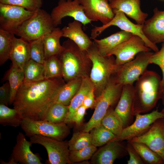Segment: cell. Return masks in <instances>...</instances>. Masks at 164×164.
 I'll use <instances>...</instances> for the list:
<instances>
[{"label":"cell","mask_w":164,"mask_h":164,"mask_svg":"<svg viewBox=\"0 0 164 164\" xmlns=\"http://www.w3.org/2000/svg\"><path fill=\"white\" fill-rule=\"evenodd\" d=\"M62 77L23 82L13 103L23 118L44 120L50 107L56 101L60 87L65 84Z\"/></svg>","instance_id":"1"},{"label":"cell","mask_w":164,"mask_h":164,"mask_svg":"<svg viewBox=\"0 0 164 164\" xmlns=\"http://www.w3.org/2000/svg\"><path fill=\"white\" fill-rule=\"evenodd\" d=\"M134 88L132 114L146 113L155 106L162 98L161 79L156 72L146 70L136 81Z\"/></svg>","instance_id":"2"},{"label":"cell","mask_w":164,"mask_h":164,"mask_svg":"<svg viewBox=\"0 0 164 164\" xmlns=\"http://www.w3.org/2000/svg\"><path fill=\"white\" fill-rule=\"evenodd\" d=\"M63 50L58 56L62 68V77L68 82L79 78L89 76L91 63L86 51L81 50L68 39L62 45Z\"/></svg>","instance_id":"3"},{"label":"cell","mask_w":164,"mask_h":164,"mask_svg":"<svg viewBox=\"0 0 164 164\" xmlns=\"http://www.w3.org/2000/svg\"><path fill=\"white\" fill-rule=\"evenodd\" d=\"M86 52L92 64L89 77L94 87L96 99L121 66L116 63L113 55L104 56L101 55L94 42Z\"/></svg>","instance_id":"4"},{"label":"cell","mask_w":164,"mask_h":164,"mask_svg":"<svg viewBox=\"0 0 164 164\" xmlns=\"http://www.w3.org/2000/svg\"><path fill=\"white\" fill-rule=\"evenodd\" d=\"M113 76L101 95L96 99L95 110L91 118L84 126L83 132H89L101 124V121L110 108L117 104L123 86L117 83Z\"/></svg>","instance_id":"5"},{"label":"cell","mask_w":164,"mask_h":164,"mask_svg":"<svg viewBox=\"0 0 164 164\" xmlns=\"http://www.w3.org/2000/svg\"><path fill=\"white\" fill-rule=\"evenodd\" d=\"M55 27L50 14L40 8L20 26L15 35L29 42L43 37Z\"/></svg>","instance_id":"6"},{"label":"cell","mask_w":164,"mask_h":164,"mask_svg":"<svg viewBox=\"0 0 164 164\" xmlns=\"http://www.w3.org/2000/svg\"><path fill=\"white\" fill-rule=\"evenodd\" d=\"M20 126L26 135L29 137L39 135L62 141L70 133V129L64 122L55 124L23 118Z\"/></svg>","instance_id":"7"},{"label":"cell","mask_w":164,"mask_h":164,"mask_svg":"<svg viewBox=\"0 0 164 164\" xmlns=\"http://www.w3.org/2000/svg\"><path fill=\"white\" fill-rule=\"evenodd\" d=\"M153 53L150 51L141 52L134 59L122 65L114 75L116 81L123 86L133 85L147 70Z\"/></svg>","instance_id":"8"},{"label":"cell","mask_w":164,"mask_h":164,"mask_svg":"<svg viewBox=\"0 0 164 164\" xmlns=\"http://www.w3.org/2000/svg\"><path fill=\"white\" fill-rule=\"evenodd\" d=\"M30 140L32 144L40 145L46 149L48 157L47 163L70 164L68 141H60L39 135L31 136L30 137Z\"/></svg>","instance_id":"9"},{"label":"cell","mask_w":164,"mask_h":164,"mask_svg":"<svg viewBox=\"0 0 164 164\" xmlns=\"http://www.w3.org/2000/svg\"><path fill=\"white\" fill-rule=\"evenodd\" d=\"M115 15L108 23L101 26H95L91 31V38H96L107 28L111 26H117L122 30L130 32L140 37L144 41L146 46L155 52L159 50L156 45L150 41L145 37L142 31V25L135 24L131 22L123 12L116 11Z\"/></svg>","instance_id":"10"},{"label":"cell","mask_w":164,"mask_h":164,"mask_svg":"<svg viewBox=\"0 0 164 164\" xmlns=\"http://www.w3.org/2000/svg\"><path fill=\"white\" fill-rule=\"evenodd\" d=\"M35 12L21 7L0 3V29L15 35L20 26Z\"/></svg>","instance_id":"11"},{"label":"cell","mask_w":164,"mask_h":164,"mask_svg":"<svg viewBox=\"0 0 164 164\" xmlns=\"http://www.w3.org/2000/svg\"><path fill=\"white\" fill-rule=\"evenodd\" d=\"M135 116L136 118L134 122L124 128L121 133L112 140L129 141L142 135L149 129L155 121L164 118L162 113L157 109L144 114H137Z\"/></svg>","instance_id":"12"},{"label":"cell","mask_w":164,"mask_h":164,"mask_svg":"<svg viewBox=\"0 0 164 164\" xmlns=\"http://www.w3.org/2000/svg\"><path fill=\"white\" fill-rule=\"evenodd\" d=\"M151 50L146 46L142 38L133 35L129 39L115 47L107 56H115L116 63L122 66L134 59L138 53Z\"/></svg>","instance_id":"13"},{"label":"cell","mask_w":164,"mask_h":164,"mask_svg":"<svg viewBox=\"0 0 164 164\" xmlns=\"http://www.w3.org/2000/svg\"><path fill=\"white\" fill-rule=\"evenodd\" d=\"M50 15L55 27L61 24L63 18L67 16L80 21L84 26L91 22L85 15L79 0H59Z\"/></svg>","instance_id":"14"},{"label":"cell","mask_w":164,"mask_h":164,"mask_svg":"<svg viewBox=\"0 0 164 164\" xmlns=\"http://www.w3.org/2000/svg\"><path fill=\"white\" fill-rule=\"evenodd\" d=\"M32 143L26 139L25 135L19 132L16 137V143L14 146L9 161L1 163L5 164H42L41 159L37 154L31 150Z\"/></svg>","instance_id":"15"},{"label":"cell","mask_w":164,"mask_h":164,"mask_svg":"<svg viewBox=\"0 0 164 164\" xmlns=\"http://www.w3.org/2000/svg\"><path fill=\"white\" fill-rule=\"evenodd\" d=\"M129 141L144 143L164 162V118L157 119L145 133Z\"/></svg>","instance_id":"16"},{"label":"cell","mask_w":164,"mask_h":164,"mask_svg":"<svg viewBox=\"0 0 164 164\" xmlns=\"http://www.w3.org/2000/svg\"><path fill=\"white\" fill-rule=\"evenodd\" d=\"M84 14L91 21H100L102 25L110 22L115 14L108 0H79Z\"/></svg>","instance_id":"17"},{"label":"cell","mask_w":164,"mask_h":164,"mask_svg":"<svg viewBox=\"0 0 164 164\" xmlns=\"http://www.w3.org/2000/svg\"><path fill=\"white\" fill-rule=\"evenodd\" d=\"M120 142L112 140L97 150L91 159V163L112 164L117 159L126 155V146Z\"/></svg>","instance_id":"18"},{"label":"cell","mask_w":164,"mask_h":164,"mask_svg":"<svg viewBox=\"0 0 164 164\" xmlns=\"http://www.w3.org/2000/svg\"><path fill=\"white\" fill-rule=\"evenodd\" d=\"M134 88L133 85L123 86L120 97L114 109L121 121L124 128L130 125L133 122Z\"/></svg>","instance_id":"19"},{"label":"cell","mask_w":164,"mask_h":164,"mask_svg":"<svg viewBox=\"0 0 164 164\" xmlns=\"http://www.w3.org/2000/svg\"><path fill=\"white\" fill-rule=\"evenodd\" d=\"M153 12L152 16L142 25V31L150 41L156 44L164 42V10L155 8Z\"/></svg>","instance_id":"20"},{"label":"cell","mask_w":164,"mask_h":164,"mask_svg":"<svg viewBox=\"0 0 164 164\" xmlns=\"http://www.w3.org/2000/svg\"><path fill=\"white\" fill-rule=\"evenodd\" d=\"M83 24L74 20L69 22L62 29L63 37L67 38L73 41L81 50L86 51L93 44V42L83 31Z\"/></svg>","instance_id":"21"},{"label":"cell","mask_w":164,"mask_h":164,"mask_svg":"<svg viewBox=\"0 0 164 164\" xmlns=\"http://www.w3.org/2000/svg\"><path fill=\"white\" fill-rule=\"evenodd\" d=\"M110 4L113 12H123L138 25H143L148 15L141 10L140 0H115Z\"/></svg>","instance_id":"22"},{"label":"cell","mask_w":164,"mask_h":164,"mask_svg":"<svg viewBox=\"0 0 164 164\" xmlns=\"http://www.w3.org/2000/svg\"><path fill=\"white\" fill-rule=\"evenodd\" d=\"M30 59L29 43L21 38H16L14 35L12 39L9 57L12 65L23 70Z\"/></svg>","instance_id":"23"},{"label":"cell","mask_w":164,"mask_h":164,"mask_svg":"<svg viewBox=\"0 0 164 164\" xmlns=\"http://www.w3.org/2000/svg\"><path fill=\"white\" fill-rule=\"evenodd\" d=\"M133 35L130 32L122 30L101 39H93L101 54L107 56L115 47L129 39Z\"/></svg>","instance_id":"24"},{"label":"cell","mask_w":164,"mask_h":164,"mask_svg":"<svg viewBox=\"0 0 164 164\" xmlns=\"http://www.w3.org/2000/svg\"><path fill=\"white\" fill-rule=\"evenodd\" d=\"M94 88L89 76L82 78L79 90L71 100L68 105V111L64 121L66 124L70 123L71 119L77 109L82 105L84 100L89 91Z\"/></svg>","instance_id":"25"},{"label":"cell","mask_w":164,"mask_h":164,"mask_svg":"<svg viewBox=\"0 0 164 164\" xmlns=\"http://www.w3.org/2000/svg\"><path fill=\"white\" fill-rule=\"evenodd\" d=\"M62 37L61 29L56 27L52 31L43 37L45 60L52 56H58L62 52L63 47L60 42V39Z\"/></svg>","instance_id":"26"},{"label":"cell","mask_w":164,"mask_h":164,"mask_svg":"<svg viewBox=\"0 0 164 164\" xmlns=\"http://www.w3.org/2000/svg\"><path fill=\"white\" fill-rule=\"evenodd\" d=\"M24 79L23 70L13 65L6 73L2 80H8L9 84V105L13 104L16 94L24 82Z\"/></svg>","instance_id":"27"},{"label":"cell","mask_w":164,"mask_h":164,"mask_svg":"<svg viewBox=\"0 0 164 164\" xmlns=\"http://www.w3.org/2000/svg\"><path fill=\"white\" fill-rule=\"evenodd\" d=\"M82 78L71 80L60 88L56 102L68 106L80 87Z\"/></svg>","instance_id":"28"},{"label":"cell","mask_w":164,"mask_h":164,"mask_svg":"<svg viewBox=\"0 0 164 164\" xmlns=\"http://www.w3.org/2000/svg\"><path fill=\"white\" fill-rule=\"evenodd\" d=\"M23 70L24 82H34L45 79L43 64L31 59L25 64Z\"/></svg>","instance_id":"29"},{"label":"cell","mask_w":164,"mask_h":164,"mask_svg":"<svg viewBox=\"0 0 164 164\" xmlns=\"http://www.w3.org/2000/svg\"><path fill=\"white\" fill-rule=\"evenodd\" d=\"M22 116L15 109L0 104V124L3 126L16 127L20 126L23 120Z\"/></svg>","instance_id":"30"},{"label":"cell","mask_w":164,"mask_h":164,"mask_svg":"<svg viewBox=\"0 0 164 164\" xmlns=\"http://www.w3.org/2000/svg\"><path fill=\"white\" fill-rule=\"evenodd\" d=\"M134 148L145 163L149 164H160L164 163L161 158L143 143L128 141Z\"/></svg>","instance_id":"31"},{"label":"cell","mask_w":164,"mask_h":164,"mask_svg":"<svg viewBox=\"0 0 164 164\" xmlns=\"http://www.w3.org/2000/svg\"><path fill=\"white\" fill-rule=\"evenodd\" d=\"M90 132L91 144L96 147L104 145L116 137L101 124L93 128Z\"/></svg>","instance_id":"32"},{"label":"cell","mask_w":164,"mask_h":164,"mask_svg":"<svg viewBox=\"0 0 164 164\" xmlns=\"http://www.w3.org/2000/svg\"><path fill=\"white\" fill-rule=\"evenodd\" d=\"M68 111V106L55 102L48 109L44 120L55 124L64 122Z\"/></svg>","instance_id":"33"},{"label":"cell","mask_w":164,"mask_h":164,"mask_svg":"<svg viewBox=\"0 0 164 164\" xmlns=\"http://www.w3.org/2000/svg\"><path fill=\"white\" fill-rule=\"evenodd\" d=\"M101 124L116 136L121 133L124 128L121 121L112 108L107 111Z\"/></svg>","instance_id":"34"},{"label":"cell","mask_w":164,"mask_h":164,"mask_svg":"<svg viewBox=\"0 0 164 164\" xmlns=\"http://www.w3.org/2000/svg\"><path fill=\"white\" fill-rule=\"evenodd\" d=\"M43 64L45 79L62 77V65L57 56L46 59Z\"/></svg>","instance_id":"35"},{"label":"cell","mask_w":164,"mask_h":164,"mask_svg":"<svg viewBox=\"0 0 164 164\" xmlns=\"http://www.w3.org/2000/svg\"><path fill=\"white\" fill-rule=\"evenodd\" d=\"M15 34L0 29V65L9 59L12 48V41Z\"/></svg>","instance_id":"36"},{"label":"cell","mask_w":164,"mask_h":164,"mask_svg":"<svg viewBox=\"0 0 164 164\" xmlns=\"http://www.w3.org/2000/svg\"><path fill=\"white\" fill-rule=\"evenodd\" d=\"M70 151L80 149L92 145L89 132H80L73 133L68 141Z\"/></svg>","instance_id":"37"},{"label":"cell","mask_w":164,"mask_h":164,"mask_svg":"<svg viewBox=\"0 0 164 164\" xmlns=\"http://www.w3.org/2000/svg\"><path fill=\"white\" fill-rule=\"evenodd\" d=\"M97 147L91 145L80 149L70 151L69 160L70 164L84 162L91 159L97 150Z\"/></svg>","instance_id":"38"},{"label":"cell","mask_w":164,"mask_h":164,"mask_svg":"<svg viewBox=\"0 0 164 164\" xmlns=\"http://www.w3.org/2000/svg\"><path fill=\"white\" fill-rule=\"evenodd\" d=\"M29 43L30 59L37 63L43 64L45 57L43 37Z\"/></svg>","instance_id":"39"},{"label":"cell","mask_w":164,"mask_h":164,"mask_svg":"<svg viewBox=\"0 0 164 164\" xmlns=\"http://www.w3.org/2000/svg\"><path fill=\"white\" fill-rule=\"evenodd\" d=\"M0 3L23 7L32 12H35L41 8L43 0H0Z\"/></svg>","instance_id":"40"},{"label":"cell","mask_w":164,"mask_h":164,"mask_svg":"<svg viewBox=\"0 0 164 164\" xmlns=\"http://www.w3.org/2000/svg\"><path fill=\"white\" fill-rule=\"evenodd\" d=\"M150 64H154L158 66L162 73L161 84L163 90H164V42H162L160 50L153 53L151 57Z\"/></svg>","instance_id":"41"},{"label":"cell","mask_w":164,"mask_h":164,"mask_svg":"<svg viewBox=\"0 0 164 164\" xmlns=\"http://www.w3.org/2000/svg\"><path fill=\"white\" fill-rule=\"evenodd\" d=\"M126 149L129 155V159L127 161L128 164H144L145 162L141 158L136 151L131 145L128 142Z\"/></svg>","instance_id":"42"},{"label":"cell","mask_w":164,"mask_h":164,"mask_svg":"<svg viewBox=\"0 0 164 164\" xmlns=\"http://www.w3.org/2000/svg\"><path fill=\"white\" fill-rule=\"evenodd\" d=\"M10 86L8 82L4 84L0 87V104L8 106L9 104Z\"/></svg>","instance_id":"43"},{"label":"cell","mask_w":164,"mask_h":164,"mask_svg":"<svg viewBox=\"0 0 164 164\" xmlns=\"http://www.w3.org/2000/svg\"><path fill=\"white\" fill-rule=\"evenodd\" d=\"M87 109L83 105L79 107L73 115L70 123H75L77 126L81 124Z\"/></svg>","instance_id":"44"},{"label":"cell","mask_w":164,"mask_h":164,"mask_svg":"<svg viewBox=\"0 0 164 164\" xmlns=\"http://www.w3.org/2000/svg\"><path fill=\"white\" fill-rule=\"evenodd\" d=\"M94 88L92 89L85 97L82 105L87 109L94 108L96 102Z\"/></svg>","instance_id":"45"},{"label":"cell","mask_w":164,"mask_h":164,"mask_svg":"<svg viewBox=\"0 0 164 164\" xmlns=\"http://www.w3.org/2000/svg\"><path fill=\"white\" fill-rule=\"evenodd\" d=\"M161 98L162 100V104L164 106L163 109H162V111L161 112L164 115V90H163L162 95V96Z\"/></svg>","instance_id":"46"},{"label":"cell","mask_w":164,"mask_h":164,"mask_svg":"<svg viewBox=\"0 0 164 164\" xmlns=\"http://www.w3.org/2000/svg\"><path fill=\"white\" fill-rule=\"evenodd\" d=\"M109 2V3H111L115 0H108Z\"/></svg>","instance_id":"47"}]
</instances>
